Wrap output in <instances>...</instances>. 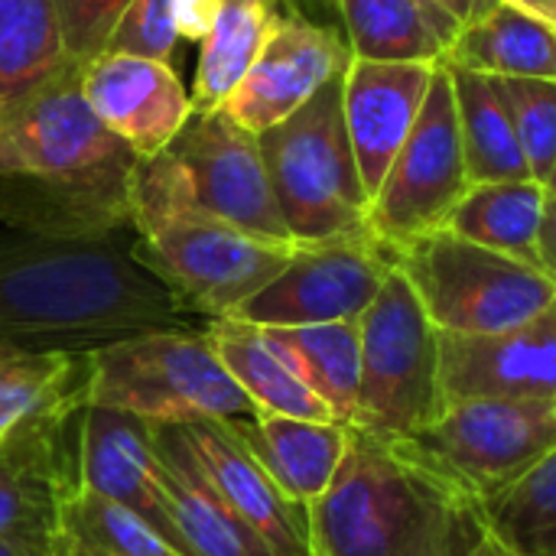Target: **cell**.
I'll list each match as a JSON object with an SVG mask.
<instances>
[{
  "label": "cell",
  "mask_w": 556,
  "mask_h": 556,
  "mask_svg": "<svg viewBox=\"0 0 556 556\" xmlns=\"http://www.w3.org/2000/svg\"><path fill=\"white\" fill-rule=\"evenodd\" d=\"M68 68L55 0H0V114Z\"/></svg>",
  "instance_id": "obj_26"
},
{
  "label": "cell",
  "mask_w": 556,
  "mask_h": 556,
  "mask_svg": "<svg viewBox=\"0 0 556 556\" xmlns=\"http://www.w3.org/2000/svg\"><path fill=\"white\" fill-rule=\"evenodd\" d=\"M430 323L446 336H492L515 329L556 300L534 264L472 244L446 228L391 251Z\"/></svg>",
  "instance_id": "obj_7"
},
{
  "label": "cell",
  "mask_w": 556,
  "mask_h": 556,
  "mask_svg": "<svg viewBox=\"0 0 556 556\" xmlns=\"http://www.w3.org/2000/svg\"><path fill=\"white\" fill-rule=\"evenodd\" d=\"M205 336L212 339L228 375L257 410L300 420H336L326 401L296 375V368L280 355V349L261 326L225 316L208 319Z\"/></svg>",
  "instance_id": "obj_22"
},
{
  "label": "cell",
  "mask_w": 556,
  "mask_h": 556,
  "mask_svg": "<svg viewBox=\"0 0 556 556\" xmlns=\"http://www.w3.org/2000/svg\"><path fill=\"white\" fill-rule=\"evenodd\" d=\"M65 538L94 556H186L140 515L81 485L65 508Z\"/></svg>",
  "instance_id": "obj_32"
},
{
  "label": "cell",
  "mask_w": 556,
  "mask_h": 556,
  "mask_svg": "<svg viewBox=\"0 0 556 556\" xmlns=\"http://www.w3.org/2000/svg\"><path fill=\"white\" fill-rule=\"evenodd\" d=\"M85 355L0 342V433L13 424L81 397Z\"/></svg>",
  "instance_id": "obj_30"
},
{
  "label": "cell",
  "mask_w": 556,
  "mask_h": 556,
  "mask_svg": "<svg viewBox=\"0 0 556 556\" xmlns=\"http://www.w3.org/2000/svg\"><path fill=\"white\" fill-rule=\"evenodd\" d=\"M287 3L303 10L306 16L309 13H336V0H287Z\"/></svg>",
  "instance_id": "obj_41"
},
{
  "label": "cell",
  "mask_w": 556,
  "mask_h": 556,
  "mask_svg": "<svg viewBox=\"0 0 556 556\" xmlns=\"http://www.w3.org/2000/svg\"><path fill=\"white\" fill-rule=\"evenodd\" d=\"M440 384L446 404L515 401L556 407V300L505 332H440Z\"/></svg>",
  "instance_id": "obj_15"
},
{
  "label": "cell",
  "mask_w": 556,
  "mask_h": 556,
  "mask_svg": "<svg viewBox=\"0 0 556 556\" xmlns=\"http://www.w3.org/2000/svg\"><path fill=\"white\" fill-rule=\"evenodd\" d=\"M62 556H94V554H85V551H78V547H72V544H68V547H65V554Z\"/></svg>",
  "instance_id": "obj_45"
},
{
  "label": "cell",
  "mask_w": 556,
  "mask_h": 556,
  "mask_svg": "<svg viewBox=\"0 0 556 556\" xmlns=\"http://www.w3.org/2000/svg\"><path fill=\"white\" fill-rule=\"evenodd\" d=\"M176 42L179 36L173 29V0H134L124 10L117 29L111 33L108 49L147 55L173 65Z\"/></svg>",
  "instance_id": "obj_35"
},
{
  "label": "cell",
  "mask_w": 556,
  "mask_h": 556,
  "mask_svg": "<svg viewBox=\"0 0 556 556\" xmlns=\"http://www.w3.org/2000/svg\"><path fill=\"white\" fill-rule=\"evenodd\" d=\"M466 556H515V554H511V551H508V547H505V544L489 531V534H485V538H482V541H479V544H476V547H472Z\"/></svg>",
  "instance_id": "obj_40"
},
{
  "label": "cell",
  "mask_w": 556,
  "mask_h": 556,
  "mask_svg": "<svg viewBox=\"0 0 556 556\" xmlns=\"http://www.w3.org/2000/svg\"><path fill=\"white\" fill-rule=\"evenodd\" d=\"M222 13V0H173V29L179 39L202 42Z\"/></svg>",
  "instance_id": "obj_36"
},
{
  "label": "cell",
  "mask_w": 556,
  "mask_h": 556,
  "mask_svg": "<svg viewBox=\"0 0 556 556\" xmlns=\"http://www.w3.org/2000/svg\"><path fill=\"white\" fill-rule=\"evenodd\" d=\"M189 316L121 235L0 231V342L85 355L140 332L192 329Z\"/></svg>",
  "instance_id": "obj_1"
},
{
  "label": "cell",
  "mask_w": 556,
  "mask_h": 556,
  "mask_svg": "<svg viewBox=\"0 0 556 556\" xmlns=\"http://www.w3.org/2000/svg\"><path fill=\"white\" fill-rule=\"evenodd\" d=\"M349 62L352 49L332 23L287 7L280 26L222 111L261 137L264 130L296 114L326 81L342 75Z\"/></svg>",
  "instance_id": "obj_14"
},
{
  "label": "cell",
  "mask_w": 556,
  "mask_h": 556,
  "mask_svg": "<svg viewBox=\"0 0 556 556\" xmlns=\"http://www.w3.org/2000/svg\"><path fill=\"white\" fill-rule=\"evenodd\" d=\"M485 525L515 556H556V446L485 505Z\"/></svg>",
  "instance_id": "obj_31"
},
{
  "label": "cell",
  "mask_w": 556,
  "mask_h": 556,
  "mask_svg": "<svg viewBox=\"0 0 556 556\" xmlns=\"http://www.w3.org/2000/svg\"><path fill=\"white\" fill-rule=\"evenodd\" d=\"M78 485L130 508L182 551L147 420L85 404L78 427Z\"/></svg>",
  "instance_id": "obj_18"
},
{
  "label": "cell",
  "mask_w": 556,
  "mask_h": 556,
  "mask_svg": "<svg viewBox=\"0 0 556 556\" xmlns=\"http://www.w3.org/2000/svg\"><path fill=\"white\" fill-rule=\"evenodd\" d=\"M81 397L147 424H248L257 407L222 365L205 329L140 332L85 352Z\"/></svg>",
  "instance_id": "obj_5"
},
{
  "label": "cell",
  "mask_w": 556,
  "mask_h": 556,
  "mask_svg": "<svg viewBox=\"0 0 556 556\" xmlns=\"http://www.w3.org/2000/svg\"><path fill=\"white\" fill-rule=\"evenodd\" d=\"M296 375L326 401L332 417L345 427L358 414L362 388V336L358 323H323L300 329H264Z\"/></svg>",
  "instance_id": "obj_29"
},
{
  "label": "cell",
  "mask_w": 556,
  "mask_h": 556,
  "mask_svg": "<svg viewBox=\"0 0 556 556\" xmlns=\"http://www.w3.org/2000/svg\"><path fill=\"white\" fill-rule=\"evenodd\" d=\"M446 65V62H443ZM453 75L456 91V114H459V137L469 182H518L534 179L518 143L511 114L498 94L495 78L446 65Z\"/></svg>",
  "instance_id": "obj_28"
},
{
  "label": "cell",
  "mask_w": 556,
  "mask_h": 556,
  "mask_svg": "<svg viewBox=\"0 0 556 556\" xmlns=\"http://www.w3.org/2000/svg\"><path fill=\"white\" fill-rule=\"evenodd\" d=\"M78 81L91 114L117 140H124L137 160L169 150L195 114L182 78L160 59L104 49L81 65Z\"/></svg>",
  "instance_id": "obj_16"
},
{
  "label": "cell",
  "mask_w": 556,
  "mask_h": 556,
  "mask_svg": "<svg viewBox=\"0 0 556 556\" xmlns=\"http://www.w3.org/2000/svg\"><path fill=\"white\" fill-rule=\"evenodd\" d=\"M287 7V0H222V13L202 39L195 62V81L189 91L195 111L225 108L280 26Z\"/></svg>",
  "instance_id": "obj_25"
},
{
  "label": "cell",
  "mask_w": 556,
  "mask_h": 556,
  "mask_svg": "<svg viewBox=\"0 0 556 556\" xmlns=\"http://www.w3.org/2000/svg\"><path fill=\"white\" fill-rule=\"evenodd\" d=\"M391 270L394 257L371 231L296 244L287 267L257 290L235 319L261 329L358 323Z\"/></svg>",
  "instance_id": "obj_12"
},
{
  "label": "cell",
  "mask_w": 556,
  "mask_h": 556,
  "mask_svg": "<svg viewBox=\"0 0 556 556\" xmlns=\"http://www.w3.org/2000/svg\"><path fill=\"white\" fill-rule=\"evenodd\" d=\"M417 3H420V7H424V10H430V13H433V16H440V20H446V23H456V20H453V16H450V13H446V10H440V7H437V3H433V0H417ZM456 26H459V23H456Z\"/></svg>",
  "instance_id": "obj_42"
},
{
  "label": "cell",
  "mask_w": 556,
  "mask_h": 556,
  "mask_svg": "<svg viewBox=\"0 0 556 556\" xmlns=\"http://www.w3.org/2000/svg\"><path fill=\"white\" fill-rule=\"evenodd\" d=\"M150 433L186 556H277L215 489L179 424H150Z\"/></svg>",
  "instance_id": "obj_20"
},
{
  "label": "cell",
  "mask_w": 556,
  "mask_h": 556,
  "mask_svg": "<svg viewBox=\"0 0 556 556\" xmlns=\"http://www.w3.org/2000/svg\"><path fill=\"white\" fill-rule=\"evenodd\" d=\"M225 502L257 531L277 556L309 554V511L283 495L267 469L244 446L238 430L222 420L179 424Z\"/></svg>",
  "instance_id": "obj_19"
},
{
  "label": "cell",
  "mask_w": 556,
  "mask_h": 556,
  "mask_svg": "<svg viewBox=\"0 0 556 556\" xmlns=\"http://www.w3.org/2000/svg\"><path fill=\"white\" fill-rule=\"evenodd\" d=\"M85 397L39 410L0 433V541L62 556L65 508L78 492V427Z\"/></svg>",
  "instance_id": "obj_9"
},
{
  "label": "cell",
  "mask_w": 556,
  "mask_h": 556,
  "mask_svg": "<svg viewBox=\"0 0 556 556\" xmlns=\"http://www.w3.org/2000/svg\"><path fill=\"white\" fill-rule=\"evenodd\" d=\"M134 254L205 319L235 316L290 261L296 244L254 238L205 212L163 150L137 160L130 179Z\"/></svg>",
  "instance_id": "obj_4"
},
{
  "label": "cell",
  "mask_w": 556,
  "mask_h": 556,
  "mask_svg": "<svg viewBox=\"0 0 556 556\" xmlns=\"http://www.w3.org/2000/svg\"><path fill=\"white\" fill-rule=\"evenodd\" d=\"M437 65L440 62H349L342 75V114L368 199H375L410 137Z\"/></svg>",
  "instance_id": "obj_17"
},
{
  "label": "cell",
  "mask_w": 556,
  "mask_h": 556,
  "mask_svg": "<svg viewBox=\"0 0 556 556\" xmlns=\"http://www.w3.org/2000/svg\"><path fill=\"white\" fill-rule=\"evenodd\" d=\"M130 3L134 0H55L65 52L78 68L108 49L111 33Z\"/></svg>",
  "instance_id": "obj_34"
},
{
  "label": "cell",
  "mask_w": 556,
  "mask_h": 556,
  "mask_svg": "<svg viewBox=\"0 0 556 556\" xmlns=\"http://www.w3.org/2000/svg\"><path fill=\"white\" fill-rule=\"evenodd\" d=\"M313 556H466L485 508L404 440L349 427L329 489L306 508Z\"/></svg>",
  "instance_id": "obj_3"
},
{
  "label": "cell",
  "mask_w": 556,
  "mask_h": 556,
  "mask_svg": "<svg viewBox=\"0 0 556 556\" xmlns=\"http://www.w3.org/2000/svg\"><path fill=\"white\" fill-rule=\"evenodd\" d=\"M342 75L257 137L280 215L296 244L368 231L371 199L345 130Z\"/></svg>",
  "instance_id": "obj_6"
},
{
  "label": "cell",
  "mask_w": 556,
  "mask_h": 556,
  "mask_svg": "<svg viewBox=\"0 0 556 556\" xmlns=\"http://www.w3.org/2000/svg\"><path fill=\"white\" fill-rule=\"evenodd\" d=\"M544 189H547V195H551V199H556V163H554V169H551V176L544 179Z\"/></svg>",
  "instance_id": "obj_44"
},
{
  "label": "cell",
  "mask_w": 556,
  "mask_h": 556,
  "mask_svg": "<svg viewBox=\"0 0 556 556\" xmlns=\"http://www.w3.org/2000/svg\"><path fill=\"white\" fill-rule=\"evenodd\" d=\"M508 7H518L525 13H531L534 20L547 23L551 29H556V0H502Z\"/></svg>",
  "instance_id": "obj_39"
},
{
  "label": "cell",
  "mask_w": 556,
  "mask_h": 556,
  "mask_svg": "<svg viewBox=\"0 0 556 556\" xmlns=\"http://www.w3.org/2000/svg\"><path fill=\"white\" fill-rule=\"evenodd\" d=\"M0 556H36V554H29L26 547H16V544H10V541H0Z\"/></svg>",
  "instance_id": "obj_43"
},
{
  "label": "cell",
  "mask_w": 556,
  "mask_h": 556,
  "mask_svg": "<svg viewBox=\"0 0 556 556\" xmlns=\"http://www.w3.org/2000/svg\"><path fill=\"white\" fill-rule=\"evenodd\" d=\"M443 62L489 78L556 81V29L518 7L498 3L482 20L456 33Z\"/></svg>",
  "instance_id": "obj_23"
},
{
  "label": "cell",
  "mask_w": 556,
  "mask_h": 556,
  "mask_svg": "<svg viewBox=\"0 0 556 556\" xmlns=\"http://www.w3.org/2000/svg\"><path fill=\"white\" fill-rule=\"evenodd\" d=\"M166 153L179 163L192 199L205 212L254 238L296 244L280 215L261 140L222 108L195 111Z\"/></svg>",
  "instance_id": "obj_13"
},
{
  "label": "cell",
  "mask_w": 556,
  "mask_h": 556,
  "mask_svg": "<svg viewBox=\"0 0 556 556\" xmlns=\"http://www.w3.org/2000/svg\"><path fill=\"white\" fill-rule=\"evenodd\" d=\"M358 336L362 388L352 427L384 440L420 437L446 407L440 384V329L397 267L362 313Z\"/></svg>",
  "instance_id": "obj_8"
},
{
  "label": "cell",
  "mask_w": 556,
  "mask_h": 556,
  "mask_svg": "<svg viewBox=\"0 0 556 556\" xmlns=\"http://www.w3.org/2000/svg\"><path fill=\"white\" fill-rule=\"evenodd\" d=\"M440 10H446L456 23H459V29L463 26H469V23H476V20H482L489 10H495L502 0H433Z\"/></svg>",
  "instance_id": "obj_38"
},
{
  "label": "cell",
  "mask_w": 556,
  "mask_h": 556,
  "mask_svg": "<svg viewBox=\"0 0 556 556\" xmlns=\"http://www.w3.org/2000/svg\"><path fill=\"white\" fill-rule=\"evenodd\" d=\"M404 443L485 508L554 450L556 407L456 401Z\"/></svg>",
  "instance_id": "obj_10"
},
{
  "label": "cell",
  "mask_w": 556,
  "mask_h": 556,
  "mask_svg": "<svg viewBox=\"0 0 556 556\" xmlns=\"http://www.w3.org/2000/svg\"><path fill=\"white\" fill-rule=\"evenodd\" d=\"M511 114L531 176L544 186L556 163V81L554 78H495Z\"/></svg>",
  "instance_id": "obj_33"
},
{
  "label": "cell",
  "mask_w": 556,
  "mask_h": 556,
  "mask_svg": "<svg viewBox=\"0 0 556 556\" xmlns=\"http://www.w3.org/2000/svg\"><path fill=\"white\" fill-rule=\"evenodd\" d=\"M352 59L443 62L459 26L433 16L417 0H336Z\"/></svg>",
  "instance_id": "obj_24"
},
{
  "label": "cell",
  "mask_w": 556,
  "mask_h": 556,
  "mask_svg": "<svg viewBox=\"0 0 556 556\" xmlns=\"http://www.w3.org/2000/svg\"><path fill=\"white\" fill-rule=\"evenodd\" d=\"M547 189L538 179L472 182L446 218V231L538 267V231L544 222Z\"/></svg>",
  "instance_id": "obj_27"
},
{
  "label": "cell",
  "mask_w": 556,
  "mask_h": 556,
  "mask_svg": "<svg viewBox=\"0 0 556 556\" xmlns=\"http://www.w3.org/2000/svg\"><path fill=\"white\" fill-rule=\"evenodd\" d=\"M68 68L0 114V225L42 238L130 231L137 153L88 108Z\"/></svg>",
  "instance_id": "obj_2"
},
{
  "label": "cell",
  "mask_w": 556,
  "mask_h": 556,
  "mask_svg": "<svg viewBox=\"0 0 556 556\" xmlns=\"http://www.w3.org/2000/svg\"><path fill=\"white\" fill-rule=\"evenodd\" d=\"M235 430L254 453V459L267 469V476L283 489V495L303 508H309L329 489L349 443L345 424L300 420L264 410H257L254 420L238 424Z\"/></svg>",
  "instance_id": "obj_21"
},
{
  "label": "cell",
  "mask_w": 556,
  "mask_h": 556,
  "mask_svg": "<svg viewBox=\"0 0 556 556\" xmlns=\"http://www.w3.org/2000/svg\"><path fill=\"white\" fill-rule=\"evenodd\" d=\"M469 186L453 75L440 62L420 117L368 205V231L388 251L440 231Z\"/></svg>",
  "instance_id": "obj_11"
},
{
  "label": "cell",
  "mask_w": 556,
  "mask_h": 556,
  "mask_svg": "<svg viewBox=\"0 0 556 556\" xmlns=\"http://www.w3.org/2000/svg\"><path fill=\"white\" fill-rule=\"evenodd\" d=\"M538 267L547 274V280L556 287V199L547 195L544 222L538 231Z\"/></svg>",
  "instance_id": "obj_37"
}]
</instances>
